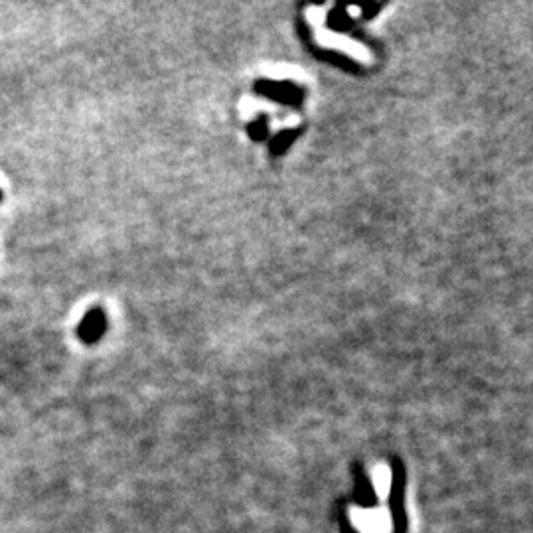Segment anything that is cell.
I'll return each mask as SVG.
<instances>
[{
  "mask_svg": "<svg viewBox=\"0 0 533 533\" xmlns=\"http://www.w3.org/2000/svg\"><path fill=\"white\" fill-rule=\"evenodd\" d=\"M318 42L324 44L328 48H334V50H340V52H346L351 58H358V60H367V52L364 50V46L351 42L350 38H344V36H338V34H332V32H322L318 34Z\"/></svg>",
  "mask_w": 533,
  "mask_h": 533,
  "instance_id": "1",
  "label": "cell"
},
{
  "mask_svg": "<svg viewBox=\"0 0 533 533\" xmlns=\"http://www.w3.org/2000/svg\"><path fill=\"white\" fill-rule=\"evenodd\" d=\"M105 330V316L101 311H93L89 313L85 318H83V322L79 324V338L83 340V342H87V344H91V342H97V340L101 338V334H103Z\"/></svg>",
  "mask_w": 533,
  "mask_h": 533,
  "instance_id": "2",
  "label": "cell"
},
{
  "mask_svg": "<svg viewBox=\"0 0 533 533\" xmlns=\"http://www.w3.org/2000/svg\"><path fill=\"white\" fill-rule=\"evenodd\" d=\"M0 200H2V190H0Z\"/></svg>",
  "mask_w": 533,
  "mask_h": 533,
  "instance_id": "3",
  "label": "cell"
}]
</instances>
